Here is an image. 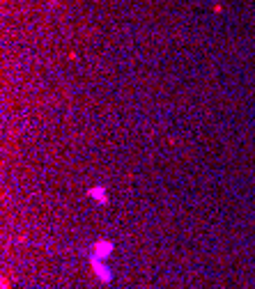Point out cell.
<instances>
[{
	"instance_id": "1",
	"label": "cell",
	"mask_w": 255,
	"mask_h": 289,
	"mask_svg": "<svg viewBox=\"0 0 255 289\" xmlns=\"http://www.w3.org/2000/svg\"><path fill=\"white\" fill-rule=\"evenodd\" d=\"M90 266H92V271H95V275H97V280L99 282L108 285V282L113 280V271L108 268L106 260H99V257H95V255H90Z\"/></svg>"
},
{
	"instance_id": "2",
	"label": "cell",
	"mask_w": 255,
	"mask_h": 289,
	"mask_svg": "<svg viewBox=\"0 0 255 289\" xmlns=\"http://www.w3.org/2000/svg\"><path fill=\"white\" fill-rule=\"evenodd\" d=\"M110 253H113V241H108V239H99L95 243V248H92V255L99 257V260L110 257Z\"/></svg>"
},
{
	"instance_id": "3",
	"label": "cell",
	"mask_w": 255,
	"mask_h": 289,
	"mask_svg": "<svg viewBox=\"0 0 255 289\" xmlns=\"http://www.w3.org/2000/svg\"><path fill=\"white\" fill-rule=\"evenodd\" d=\"M88 195L92 197V200H97L99 204H106V202H108V193H106V188H103V186H92L88 191Z\"/></svg>"
}]
</instances>
